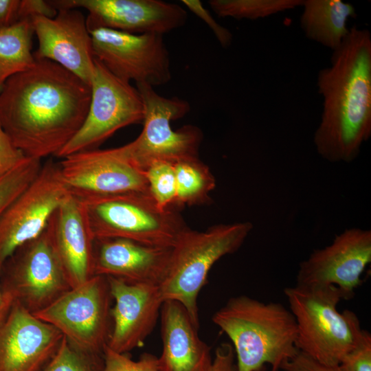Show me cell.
Masks as SVG:
<instances>
[{
	"instance_id": "32",
	"label": "cell",
	"mask_w": 371,
	"mask_h": 371,
	"mask_svg": "<svg viewBox=\"0 0 371 371\" xmlns=\"http://www.w3.org/2000/svg\"><path fill=\"white\" fill-rule=\"evenodd\" d=\"M27 157L14 144L0 124V179Z\"/></svg>"
},
{
	"instance_id": "10",
	"label": "cell",
	"mask_w": 371,
	"mask_h": 371,
	"mask_svg": "<svg viewBox=\"0 0 371 371\" xmlns=\"http://www.w3.org/2000/svg\"><path fill=\"white\" fill-rule=\"evenodd\" d=\"M1 285L5 294L33 314L71 288L46 228L5 261Z\"/></svg>"
},
{
	"instance_id": "11",
	"label": "cell",
	"mask_w": 371,
	"mask_h": 371,
	"mask_svg": "<svg viewBox=\"0 0 371 371\" xmlns=\"http://www.w3.org/2000/svg\"><path fill=\"white\" fill-rule=\"evenodd\" d=\"M95 58L115 76L136 84L164 85L172 77L162 34H133L109 28L89 31Z\"/></svg>"
},
{
	"instance_id": "2",
	"label": "cell",
	"mask_w": 371,
	"mask_h": 371,
	"mask_svg": "<svg viewBox=\"0 0 371 371\" xmlns=\"http://www.w3.org/2000/svg\"><path fill=\"white\" fill-rule=\"evenodd\" d=\"M321 120L313 137L317 153L330 162L350 163L371 136V34L354 26L319 70Z\"/></svg>"
},
{
	"instance_id": "4",
	"label": "cell",
	"mask_w": 371,
	"mask_h": 371,
	"mask_svg": "<svg viewBox=\"0 0 371 371\" xmlns=\"http://www.w3.org/2000/svg\"><path fill=\"white\" fill-rule=\"evenodd\" d=\"M297 325V350L319 363L337 366L363 329L356 314L339 312L345 297L333 285L297 284L284 290Z\"/></svg>"
},
{
	"instance_id": "34",
	"label": "cell",
	"mask_w": 371,
	"mask_h": 371,
	"mask_svg": "<svg viewBox=\"0 0 371 371\" xmlns=\"http://www.w3.org/2000/svg\"><path fill=\"white\" fill-rule=\"evenodd\" d=\"M280 369L284 371H341L339 365L329 366L319 363L300 351L284 363Z\"/></svg>"
},
{
	"instance_id": "27",
	"label": "cell",
	"mask_w": 371,
	"mask_h": 371,
	"mask_svg": "<svg viewBox=\"0 0 371 371\" xmlns=\"http://www.w3.org/2000/svg\"><path fill=\"white\" fill-rule=\"evenodd\" d=\"M41 160L27 157L0 179V216L33 181L41 168Z\"/></svg>"
},
{
	"instance_id": "18",
	"label": "cell",
	"mask_w": 371,
	"mask_h": 371,
	"mask_svg": "<svg viewBox=\"0 0 371 371\" xmlns=\"http://www.w3.org/2000/svg\"><path fill=\"white\" fill-rule=\"evenodd\" d=\"M106 278L115 301L111 309L112 328L107 346L117 352L127 353L144 345L160 316L164 300L159 286Z\"/></svg>"
},
{
	"instance_id": "19",
	"label": "cell",
	"mask_w": 371,
	"mask_h": 371,
	"mask_svg": "<svg viewBox=\"0 0 371 371\" xmlns=\"http://www.w3.org/2000/svg\"><path fill=\"white\" fill-rule=\"evenodd\" d=\"M172 249L124 238L95 239L94 276L160 286L168 271Z\"/></svg>"
},
{
	"instance_id": "8",
	"label": "cell",
	"mask_w": 371,
	"mask_h": 371,
	"mask_svg": "<svg viewBox=\"0 0 371 371\" xmlns=\"http://www.w3.org/2000/svg\"><path fill=\"white\" fill-rule=\"evenodd\" d=\"M111 300L107 278L94 276L34 315L56 328L78 351L103 357L112 328Z\"/></svg>"
},
{
	"instance_id": "9",
	"label": "cell",
	"mask_w": 371,
	"mask_h": 371,
	"mask_svg": "<svg viewBox=\"0 0 371 371\" xmlns=\"http://www.w3.org/2000/svg\"><path fill=\"white\" fill-rule=\"evenodd\" d=\"M90 86L91 97L87 117L56 157L98 149L120 128L143 122L144 107L137 89L115 76L96 58Z\"/></svg>"
},
{
	"instance_id": "22",
	"label": "cell",
	"mask_w": 371,
	"mask_h": 371,
	"mask_svg": "<svg viewBox=\"0 0 371 371\" xmlns=\"http://www.w3.org/2000/svg\"><path fill=\"white\" fill-rule=\"evenodd\" d=\"M300 26L310 40L337 49L350 32L349 19L356 16L354 6L341 0H303Z\"/></svg>"
},
{
	"instance_id": "17",
	"label": "cell",
	"mask_w": 371,
	"mask_h": 371,
	"mask_svg": "<svg viewBox=\"0 0 371 371\" xmlns=\"http://www.w3.org/2000/svg\"><path fill=\"white\" fill-rule=\"evenodd\" d=\"M32 23L38 41L34 58L53 61L90 85L95 57L82 13L78 9H60L53 18L33 16Z\"/></svg>"
},
{
	"instance_id": "13",
	"label": "cell",
	"mask_w": 371,
	"mask_h": 371,
	"mask_svg": "<svg viewBox=\"0 0 371 371\" xmlns=\"http://www.w3.org/2000/svg\"><path fill=\"white\" fill-rule=\"evenodd\" d=\"M58 164L65 188L77 199L149 192L145 172L125 158L118 147L78 152Z\"/></svg>"
},
{
	"instance_id": "20",
	"label": "cell",
	"mask_w": 371,
	"mask_h": 371,
	"mask_svg": "<svg viewBox=\"0 0 371 371\" xmlns=\"http://www.w3.org/2000/svg\"><path fill=\"white\" fill-rule=\"evenodd\" d=\"M46 230L71 288L94 276L95 239L78 199L70 195L53 213Z\"/></svg>"
},
{
	"instance_id": "7",
	"label": "cell",
	"mask_w": 371,
	"mask_h": 371,
	"mask_svg": "<svg viewBox=\"0 0 371 371\" xmlns=\"http://www.w3.org/2000/svg\"><path fill=\"white\" fill-rule=\"evenodd\" d=\"M144 103L143 129L133 142L118 147L132 164L142 171L155 161H177L199 157L203 132L188 124L173 130L170 122L185 116L190 104L179 98H168L146 84H136Z\"/></svg>"
},
{
	"instance_id": "6",
	"label": "cell",
	"mask_w": 371,
	"mask_h": 371,
	"mask_svg": "<svg viewBox=\"0 0 371 371\" xmlns=\"http://www.w3.org/2000/svg\"><path fill=\"white\" fill-rule=\"evenodd\" d=\"M253 229L250 222L217 224L203 232L188 228L172 249L166 276L159 286L164 302L181 303L199 326L198 295L210 270L223 256L236 252Z\"/></svg>"
},
{
	"instance_id": "3",
	"label": "cell",
	"mask_w": 371,
	"mask_h": 371,
	"mask_svg": "<svg viewBox=\"0 0 371 371\" xmlns=\"http://www.w3.org/2000/svg\"><path fill=\"white\" fill-rule=\"evenodd\" d=\"M212 319L232 343L237 371H261L266 363L278 371L299 351L295 317L280 303L234 296Z\"/></svg>"
},
{
	"instance_id": "14",
	"label": "cell",
	"mask_w": 371,
	"mask_h": 371,
	"mask_svg": "<svg viewBox=\"0 0 371 371\" xmlns=\"http://www.w3.org/2000/svg\"><path fill=\"white\" fill-rule=\"evenodd\" d=\"M56 10L84 8L89 32L99 27L133 34L164 35L184 25L187 12L176 3L160 0H56Z\"/></svg>"
},
{
	"instance_id": "35",
	"label": "cell",
	"mask_w": 371,
	"mask_h": 371,
	"mask_svg": "<svg viewBox=\"0 0 371 371\" xmlns=\"http://www.w3.org/2000/svg\"><path fill=\"white\" fill-rule=\"evenodd\" d=\"M210 371H237L233 346L228 343L217 347Z\"/></svg>"
},
{
	"instance_id": "1",
	"label": "cell",
	"mask_w": 371,
	"mask_h": 371,
	"mask_svg": "<svg viewBox=\"0 0 371 371\" xmlns=\"http://www.w3.org/2000/svg\"><path fill=\"white\" fill-rule=\"evenodd\" d=\"M91 86L58 64L35 59L0 91V124L27 157L56 156L82 126Z\"/></svg>"
},
{
	"instance_id": "25",
	"label": "cell",
	"mask_w": 371,
	"mask_h": 371,
	"mask_svg": "<svg viewBox=\"0 0 371 371\" xmlns=\"http://www.w3.org/2000/svg\"><path fill=\"white\" fill-rule=\"evenodd\" d=\"M303 0H211L209 4L220 17L256 20L302 6Z\"/></svg>"
},
{
	"instance_id": "30",
	"label": "cell",
	"mask_w": 371,
	"mask_h": 371,
	"mask_svg": "<svg viewBox=\"0 0 371 371\" xmlns=\"http://www.w3.org/2000/svg\"><path fill=\"white\" fill-rule=\"evenodd\" d=\"M103 359L102 371H159L157 357L150 353H143L139 360L133 361L126 353L117 352L106 345Z\"/></svg>"
},
{
	"instance_id": "33",
	"label": "cell",
	"mask_w": 371,
	"mask_h": 371,
	"mask_svg": "<svg viewBox=\"0 0 371 371\" xmlns=\"http://www.w3.org/2000/svg\"><path fill=\"white\" fill-rule=\"evenodd\" d=\"M181 2L211 29L223 47H228L232 42L230 31L218 23L199 0H182Z\"/></svg>"
},
{
	"instance_id": "24",
	"label": "cell",
	"mask_w": 371,
	"mask_h": 371,
	"mask_svg": "<svg viewBox=\"0 0 371 371\" xmlns=\"http://www.w3.org/2000/svg\"><path fill=\"white\" fill-rule=\"evenodd\" d=\"M177 186L176 207L201 205L210 202V192L216 187V179L207 165L199 157L175 163Z\"/></svg>"
},
{
	"instance_id": "21",
	"label": "cell",
	"mask_w": 371,
	"mask_h": 371,
	"mask_svg": "<svg viewBox=\"0 0 371 371\" xmlns=\"http://www.w3.org/2000/svg\"><path fill=\"white\" fill-rule=\"evenodd\" d=\"M162 351L159 371H210L213 358L210 346L199 336L188 312L175 300L164 302L161 312Z\"/></svg>"
},
{
	"instance_id": "28",
	"label": "cell",
	"mask_w": 371,
	"mask_h": 371,
	"mask_svg": "<svg viewBox=\"0 0 371 371\" xmlns=\"http://www.w3.org/2000/svg\"><path fill=\"white\" fill-rule=\"evenodd\" d=\"M56 14L48 1L0 0V31L35 15L53 18Z\"/></svg>"
},
{
	"instance_id": "15",
	"label": "cell",
	"mask_w": 371,
	"mask_h": 371,
	"mask_svg": "<svg viewBox=\"0 0 371 371\" xmlns=\"http://www.w3.org/2000/svg\"><path fill=\"white\" fill-rule=\"evenodd\" d=\"M370 262L371 231L346 229L336 235L330 245L314 250L300 262L296 284L333 285L341 291L345 300H350Z\"/></svg>"
},
{
	"instance_id": "31",
	"label": "cell",
	"mask_w": 371,
	"mask_h": 371,
	"mask_svg": "<svg viewBox=\"0 0 371 371\" xmlns=\"http://www.w3.org/2000/svg\"><path fill=\"white\" fill-rule=\"evenodd\" d=\"M341 371H371V335L363 329L355 346L341 359Z\"/></svg>"
},
{
	"instance_id": "12",
	"label": "cell",
	"mask_w": 371,
	"mask_h": 371,
	"mask_svg": "<svg viewBox=\"0 0 371 371\" xmlns=\"http://www.w3.org/2000/svg\"><path fill=\"white\" fill-rule=\"evenodd\" d=\"M70 196L58 162L49 159L28 186L0 216V266L21 245L38 236Z\"/></svg>"
},
{
	"instance_id": "16",
	"label": "cell",
	"mask_w": 371,
	"mask_h": 371,
	"mask_svg": "<svg viewBox=\"0 0 371 371\" xmlns=\"http://www.w3.org/2000/svg\"><path fill=\"white\" fill-rule=\"evenodd\" d=\"M63 335L14 301L0 324V371H43Z\"/></svg>"
},
{
	"instance_id": "23",
	"label": "cell",
	"mask_w": 371,
	"mask_h": 371,
	"mask_svg": "<svg viewBox=\"0 0 371 371\" xmlns=\"http://www.w3.org/2000/svg\"><path fill=\"white\" fill-rule=\"evenodd\" d=\"M32 19L0 31V91L6 81L35 63Z\"/></svg>"
},
{
	"instance_id": "26",
	"label": "cell",
	"mask_w": 371,
	"mask_h": 371,
	"mask_svg": "<svg viewBox=\"0 0 371 371\" xmlns=\"http://www.w3.org/2000/svg\"><path fill=\"white\" fill-rule=\"evenodd\" d=\"M174 164L167 161H155L144 171L149 194L157 205L164 210H178L176 207L177 186Z\"/></svg>"
},
{
	"instance_id": "29",
	"label": "cell",
	"mask_w": 371,
	"mask_h": 371,
	"mask_svg": "<svg viewBox=\"0 0 371 371\" xmlns=\"http://www.w3.org/2000/svg\"><path fill=\"white\" fill-rule=\"evenodd\" d=\"M103 366V357L78 351L63 336L57 352L43 371H102Z\"/></svg>"
},
{
	"instance_id": "5",
	"label": "cell",
	"mask_w": 371,
	"mask_h": 371,
	"mask_svg": "<svg viewBox=\"0 0 371 371\" xmlns=\"http://www.w3.org/2000/svg\"><path fill=\"white\" fill-rule=\"evenodd\" d=\"M78 199L83 206L94 239L124 238L172 248L189 228L178 210L160 209L149 192Z\"/></svg>"
},
{
	"instance_id": "36",
	"label": "cell",
	"mask_w": 371,
	"mask_h": 371,
	"mask_svg": "<svg viewBox=\"0 0 371 371\" xmlns=\"http://www.w3.org/2000/svg\"><path fill=\"white\" fill-rule=\"evenodd\" d=\"M1 266H0V324L7 315L14 300L5 294L1 285Z\"/></svg>"
}]
</instances>
